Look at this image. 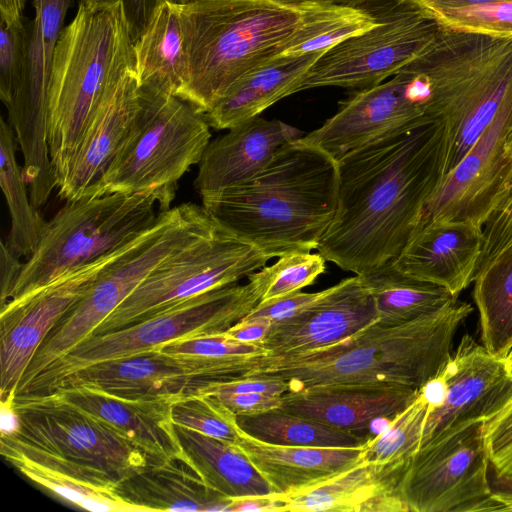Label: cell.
<instances>
[{"instance_id": "cell-22", "label": "cell", "mask_w": 512, "mask_h": 512, "mask_svg": "<svg viewBox=\"0 0 512 512\" xmlns=\"http://www.w3.org/2000/svg\"><path fill=\"white\" fill-rule=\"evenodd\" d=\"M140 109L134 64L127 67L86 127L57 195L73 200L94 188L126 142Z\"/></svg>"}, {"instance_id": "cell-6", "label": "cell", "mask_w": 512, "mask_h": 512, "mask_svg": "<svg viewBox=\"0 0 512 512\" xmlns=\"http://www.w3.org/2000/svg\"><path fill=\"white\" fill-rule=\"evenodd\" d=\"M407 66L423 85L426 115L444 123V177L512 101V39L439 25Z\"/></svg>"}, {"instance_id": "cell-5", "label": "cell", "mask_w": 512, "mask_h": 512, "mask_svg": "<svg viewBox=\"0 0 512 512\" xmlns=\"http://www.w3.org/2000/svg\"><path fill=\"white\" fill-rule=\"evenodd\" d=\"M132 64L133 38L123 2H79L58 39L48 91L56 187L93 115Z\"/></svg>"}, {"instance_id": "cell-29", "label": "cell", "mask_w": 512, "mask_h": 512, "mask_svg": "<svg viewBox=\"0 0 512 512\" xmlns=\"http://www.w3.org/2000/svg\"><path fill=\"white\" fill-rule=\"evenodd\" d=\"M114 491L143 512H228L231 502L206 485L184 454L141 468L119 483Z\"/></svg>"}, {"instance_id": "cell-43", "label": "cell", "mask_w": 512, "mask_h": 512, "mask_svg": "<svg viewBox=\"0 0 512 512\" xmlns=\"http://www.w3.org/2000/svg\"><path fill=\"white\" fill-rule=\"evenodd\" d=\"M29 21L26 18L13 25L0 22V98L6 107L25 76Z\"/></svg>"}, {"instance_id": "cell-60", "label": "cell", "mask_w": 512, "mask_h": 512, "mask_svg": "<svg viewBox=\"0 0 512 512\" xmlns=\"http://www.w3.org/2000/svg\"><path fill=\"white\" fill-rule=\"evenodd\" d=\"M161 1H164V0H161Z\"/></svg>"}, {"instance_id": "cell-27", "label": "cell", "mask_w": 512, "mask_h": 512, "mask_svg": "<svg viewBox=\"0 0 512 512\" xmlns=\"http://www.w3.org/2000/svg\"><path fill=\"white\" fill-rule=\"evenodd\" d=\"M408 463L361 461L319 485L286 495L285 512H406L400 486Z\"/></svg>"}, {"instance_id": "cell-35", "label": "cell", "mask_w": 512, "mask_h": 512, "mask_svg": "<svg viewBox=\"0 0 512 512\" xmlns=\"http://www.w3.org/2000/svg\"><path fill=\"white\" fill-rule=\"evenodd\" d=\"M17 141L12 127L0 119V185L11 220L6 245L19 258L35 251L46 222L33 205L22 167L16 159Z\"/></svg>"}, {"instance_id": "cell-30", "label": "cell", "mask_w": 512, "mask_h": 512, "mask_svg": "<svg viewBox=\"0 0 512 512\" xmlns=\"http://www.w3.org/2000/svg\"><path fill=\"white\" fill-rule=\"evenodd\" d=\"M324 52L277 58L242 79L202 115L216 130H228L260 116L277 101L298 92L305 75Z\"/></svg>"}, {"instance_id": "cell-1", "label": "cell", "mask_w": 512, "mask_h": 512, "mask_svg": "<svg viewBox=\"0 0 512 512\" xmlns=\"http://www.w3.org/2000/svg\"><path fill=\"white\" fill-rule=\"evenodd\" d=\"M338 204L317 251L364 275L393 261L443 177L444 123L427 120L339 159Z\"/></svg>"}, {"instance_id": "cell-19", "label": "cell", "mask_w": 512, "mask_h": 512, "mask_svg": "<svg viewBox=\"0 0 512 512\" xmlns=\"http://www.w3.org/2000/svg\"><path fill=\"white\" fill-rule=\"evenodd\" d=\"M427 120L421 84L405 65L390 80L356 90L322 126L299 140L338 161L384 136Z\"/></svg>"}, {"instance_id": "cell-37", "label": "cell", "mask_w": 512, "mask_h": 512, "mask_svg": "<svg viewBox=\"0 0 512 512\" xmlns=\"http://www.w3.org/2000/svg\"><path fill=\"white\" fill-rule=\"evenodd\" d=\"M377 23V19L366 9L313 0L302 27L282 56L327 51L350 37L368 31Z\"/></svg>"}, {"instance_id": "cell-20", "label": "cell", "mask_w": 512, "mask_h": 512, "mask_svg": "<svg viewBox=\"0 0 512 512\" xmlns=\"http://www.w3.org/2000/svg\"><path fill=\"white\" fill-rule=\"evenodd\" d=\"M511 124L512 101L442 178L419 227L434 221H466L483 227L497 195L512 177V157L506 149Z\"/></svg>"}, {"instance_id": "cell-49", "label": "cell", "mask_w": 512, "mask_h": 512, "mask_svg": "<svg viewBox=\"0 0 512 512\" xmlns=\"http://www.w3.org/2000/svg\"><path fill=\"white\" fill-rule=\"evenodd\" d=\"M214 395L236 416L262 413L279 408L282 404V396L259 393H216Z\"/></svg>"}, {"instance_id": "cell-4", "label": "cell", "mask_w": 512, "mask_h": 512, "mask_svg": "<svg viewBox=\"0 0 512 512\" xmlns=\"http://www.w3.org/2000/svg\"><path fill=\"white\" fill-rule=\"evenodd\" d=\"M313 0H187L180 3L188 74L179 98L208 112L236 84L281 57Z\"/></svg>"}, {"instance_id": "cell-57", "label": "cell", "mask_w": 512, "mask_h": 512, "mask_svg": "<svg viewBox=\"0 0 512 512\" xmlns=\"http://www.w3.org/2000/svg\"><path fill=\"white\" fill-rule=\"evenodd\" d=\"M506 149L508 154L512 157V124L509 130L507 142H506Z\"/></svg>"}, {"instance_id": "cell-50", "label": "cell", "mask_w": 512, "mask_h": 512, "mask_svg": "<svg viewBox=\"0 0 512 512\" xmlns=\"http://www.w3.org/2000/svg\"><path fill=\"white\" fill-rule=\"evenodd\" d=\"M20 259L4 241L0 242V307L9 301L22 271L24 262Z\"/></svg>"}, {"instance_id": "cell-41", "label": "cell", "mask_w": 512, "mask_h": 512, "mask_svg": "<svg viewBox=\"0 0 512 512\" xmlns=\"http://www.w3.org/2000/svg\"><path fill=\"white\" fill-rule=\"evenodd\" d=\"M325 270L326 259L319 252L299 251L279 256L276 262L251 275L262 288L260 302H267L301 291Z\"/></svg>"}, {"instance_id": "cell-28", "label": "cell", "mask_w": 512, "mask_h": 512, "mask_svg": "<svg viewBox=\"0 0 512 512\" xmlns=\"http://www.w3.org/2000/svg\"><path fill=\"white\" fill-rule=\"evenodd\" d=\"M242 431V430H241ZM236 445L274 494L290 495L319 485L362 461L360 447H308L265 443L242 431Z\"/></svg>"}, {"instance_id": "cell-16", "label": "cell", "mask_w": 512, "mask_h": 512, "mask_svg": "<svg viewBox=\"0 0 512 512\" xmlns=\"http://www.w3.org/2000/svg\"><path fill=\"white\" fill-rule=\"evenodd\" d=\"M420 390L430 405L422 448L501 411L512 400V373L505 358L465 334L442 371Z\"/></svg>"}, {"instance_id": "cell-17", "label": "cell", "mask_w": 512, "mask_h": 512, "mask_svg": "<svg viewBox=\"0 0 512 512\" xmlns=\"http://www.w3.org/2000/svg\"><path fill=\"white\" fill-rule=\"evenodd\" d=\"M246 358L149 350L83 368L55 388L84 386L129 399H180L244 376Z\"/></svg>"}, {"instance_id": "cell-36", "label": "cell", "mask_w": 512, "mask_h": 512, "mask_svg": "<svg viewBox=\"0 0 512 512\" xmlns=\"http://www.w3.org/2000/svg\"><path fill=\"white\" fill-rule=\"evenodd\" d=\"M239 428L256 440L286 446L360 447L369 437L338 429L320 421L275 408L253 415H239Z\"/></svg>"}, {"instance_id": "cell-40", "label": "cell", "mask_w": 512, "mask_h": 512, "mask_svg": "<svg viewBox=\"0 0 512 512\" xmlns=\"http://www.w3.org/2000/svg\"><path fill=\"white\" fill-rule=\"evenodd\" d=\"M175 425L236 444L242 431L236 415L214 394L197 392L176 400L171 408Z\"/></svg>"}, {"instance_id": "cell-42", "label": "cell", "mask_w": 512, "mask_h": 512, "mask_svg": "<svg viewBox=\"0 0 512 512\" xmlns=\"http://www.w3.org/2000/svg\"><path fill=\"white\" fill-rule=\"evenodd\" d=\"M445 28L512 39V0L426 13Z\"/></svg>"}, {"instance_id": "cell-34", "label": "cell", "mask_w": 512, "mask_h": 512, "mask_svg": "<svg viewBox=\"0 0 512 512\" xmlns=\"http://www.w3.org/2000/svg\"><path fill=\"white\" fill-rule=\"evenodd\" d=\"M359 276L375 300L378 321L388 325L412 321L458 299L441 286L400 272L392 261Z\"/></svg>"}, {"instance_id": "cell-21", "label": "cell", "mask_w": 512, "mask_h": 512, "mask_svg": "<svg viewBox=\"0 0 512 512\" xmlns=\"http://www.w3.org/2000/svg\"><path fill=\"white\" fill-rule=\"evenodd\" d=\"M377 319L375 300L355 275L322 290L302 312L273 322L260 346L268 355L309 352L338 343Z\"/></svg>"}, {"instance_id": "cell-8", "label": "cell", "mask_w": 512, "mask_h": 512, "mask_svg": "<svg viewBox=\"0 0 512 512\" xmlns=\"http://www.w3.org/2000/svg\"><path fill=\"white\" fill-rule=\"evenodd\" d=\"M210 128L189 103L140 86V109L126 142L98 184L84 194L151 193L159 212L168 211L180 179L201 161Z\"/></svg>"}, {"instance_id": "cell-58", "label": "cell", "mask_w": 512, "mask_h": 512, "mask_svg": "<svg viewBox=\"0 0 512 512\" xmlns=\"http://www.w3.org/2000/svg\"><path fill=\"white\" fill-rule=\"evenodd\" d=\"M505 361H506V364H507L509 370L512 373V349L510 350L508 355L505 357Z\"/></svg>"}, {"instance_id": "cell-14", "label": "cell", "mask_w": 512, "mask_h": 512, "mask_svg": "<svg viewBox=\"0 0 512 512\" xmlns=\"http://www.w3.org/2000/svg\"><path fill=\"white\" fill-rule=\"evenodd\" d=\"M484 423L470 424L412 456L400 486L407 511H503L490 484Z\"/></svg>"}, {"instance_id": "cell-48", "label": "cell", "mask_w": 512, "mask_h": 512, "mask_svg": "<svg viewBox=\"0 0 512 512\" xmlns=\"http://www.w3.org/2000/svg\"><path fill=\"white\" fill-rule=\"evenodd\" d=\"M322 291L295 292L267 302H260L246 317H261L272 322L284 320L302 312L321 295Z\"/></svg>"}, {"instance_id": "cell-10", "label": "cell", "mask_w": 512, "mask_h": 512, "mask_svg": "<svg viewBox=\"0 0 512 512\" xmlns=\"http://www.w3.org/2000/svg\"><path fill=\"white\" fill-rule=\"evenodd\" d=\"M248 283L216 288L183 300L127 327L92 335L16 390L17 396L51 392L63 379L99 362L153 350L171 341L225 333L261 301L262 288Z\"/></svg>"}, {"instance_id": "cell-31", "label": "cell", "mask_w": 512, "mask_h": 512, "mask_svg": "<svg viewBox=\"0 0 512 512\" xmlns=\"http://www.w3.org/2000/svg\"><path fill=\"white\" fill-rule=\"evenodd\" d=\"M134 69L139 86L179 96L188 74L186 39L180 3L162 1L133 41Z\"/></svg>"}, {"instance_id": "cell-15", "label": "cell", "mask_w": 512, "mask_h": 512, "mask_svg": "<svg viewBox=\"0 0 512 512\" xmlns=\"http://www.w3.org/2000/svg\"><path fill=\"white\" fill-rule=\"evenodd\" d=\"M73 0H33L23 82L6 107L32 193L52 190L56 179L48 144V91L56 45Z\"/></svg>"}, {"instance_id": "cell-13", "label": "cell", "mask_w": 512, "mask_h": 512, "mask_svg": "<svg viewBox=\"0 0 512 512\" xmlns=\"http://www.w3.org/2000/svg\"><path fill=\"white\" fill-rule=\"evenodd\" d=\"M377 25L325 51L298 87L337 86L362 90L395 75L420 55L439 25L406 0H370L363 7Z\"/></svg>"}, {"instance_id": "cell-51", "label": "cell", "mask_w": 512, "mask_h": 512, "mask_svg": "<svg viewBox=\"0 0 512 512\" xmlns=\"http://www.w3.org/2000/svg\"><path fill=\"white\" fill-rule=\"evenodd\" d=\"M117 0H79V2H110ZM130 24L133 41L144 30L161 0H120Z\"/></svg>"}, {"instance_id": "cell-46", "label": "cell", "mask_w": 512, "mask_h": 512, "mask_svg": "<svg viewBox=\"0 0 512 512\" xmlns=\"http://www.w3.org/2000/svg\"><path fill=\"white\" fill-rule=\"evenodd\" d=\"M512 241V177L497 195L483 225V249L478 270Z\"/></svg>"}, {"instance_id": "cell-2", "label": "cell", "mask_w": 512, "mask_h": 512, "mask_svg": "<svg viewBox=\"0 0 512 512\" xmlns=\"http://www.w3.org/2000/svg\"><path fill=\"white\" fill-rule=\"evenodd\" d=\"M201 199L218 226L270 259L310 252L337 209V162L299 139L290 141L255 176Z\"/></svg>"}, {"instance_id": "cell-39", "label": "cell", "mask_w": 512, "mask_h": 512, "mask_svg": "<svg viewBox=\"0 0 512 512\" xmlns=\"http://www.w3.org/2000/svg\"><path fill=\"white\" fill-rule=\"evenodd\" d=\"M430 411L419 389L414 401L399 413L381 433L363 446L362 461L373 464L408 463L419 450Z\"/></svg>"}, {"instance_id": "cell-23", "label": "cell", "mask_w": 512, "mask_h": 512, "mask_svg": "<svg viewBox=\"0 0 512 512\" xmlns=\"http://www.w3.org/2000/svg\"><path fill=\"white\" fill-rule=\"evenodd\" d=\"M483 227L466 221H434L413 233L392 264L402 273L458 295L476 276Z\"/></svg>"}, {"instance_id": "cell-59", "label": "cell", "mask_w": 512, "mask_h": 512, "mask_svg": "<svg viewBox=\"0 0 512 512\" xmlns=\"http://www.w3.org/2000/svg\"><path fill=\"white\" fill-rule=\"evenodd\" d=\"M172 1L177 2V3H184L187 0H172Z\"/></svg>"}, {"instance_id": "cell-25", "label": "cell", "mask_w": 512, "mask_h": 512, "mask_svg": "<svg viewBox=\"0 0 512 512\" xmlns=\"http://www.w3.org/2000/svg\"><path fill=\"white\" fill-rule=\"evenodd\" d=\"M418 391L389 383L318 385L284 394L280 408L359 434L376 418H395Z\"/></svg>"}, {"instance_id": "cell-11", "label": "cell", "mask_w": 512, "mask_h": 512, "mask_svg": "<svg viewBox=\"0 0 512 512\" xmlns=\"http://www.w3.org/2000/svg\"><path fill=\"white\" fill-rule=\"evenodd\" d=\"M157 209L151 193L84 194L65 201L46 222L6 304L124 245L155 222Z\"/></svg>"}, {"instance_id": "cell-18", "label": "cell", "mask_w": 512, "mask_h": 512, "mask_svg": "<svg viewBox=\"0 0 512 512\" xmlns=\"http://www.w3.org/2000/svg\"><path fill=\"white\" fill-rule=\"evenodd\" d=\"M139 234L28 296L0 307V400L16 395L27 366L51 328L82 299L98 275L129 250Z\"/></svg>"}, {"instance_id": "cell-45", "label": "cell", "mask_w": 512, "mask_h": 512, "mask_svg": "<svg viewBox=\"0 0 512 512\" xmlns=\"http://www.w3.org/2000/svg\"><path fill=\"white\" fill-rule=\"evenodd\" d=\"M484 440L493 475L512 480V400L485 421Z\"/></svg>"}, {"instance_id": "cell-3", "label": "cell", "mask_w": 512, "mask_h": 512, "mask_svg": "<svg viewBox=\"0 0 512 512\" xmlns=\"http://www.w3.org/2000/svg\"><path fill=\"white\" fill-rule=\"evenodd\" d=\"M472 311L470 304L456 299L409 322L388 325L377 319L324 348L256 356L245 376L280 377L289 383L290 391L372 383L420 389L442 371L452 354L454 336Z\"/></svg>"}, {"instance_id": "cell-38", "label": "cell", "mask_w": 512, "mask_h": 512, "mask_svg": "<svg viewBox=\"0 0 512 512\" xmlns=\"http://www.w3.org/2000/svg\"><path fill=\"white\" fill-rule=\"evenodd\" d=\"M1 455L32 482L82 509L94 512H143L141 508L121 499L114 489L78 480L38 464L23 455L15 453Z\"/></svg>"}, {"instance_id": "cell-12", "label": "cell", "mask_w": 512, "mask_h": 512, "mask_svg": "<svg viewBox=\"0 0 512 512\" xmlns=\"http://www.w3.org/2000/svg\"><path fill=\"white\" fill-rule=\"evenodd\" d=\"M269 260L257 248L217 225L214 232L160 263L92 335L127 327L183 300L235 284L266 266Z\"/></svg>"}, {"instance_id": "cell-26", "label": "cell", "mask_w": 512, "mask_h": 512, "mask_svg": "<svg viewBox=\"0 0 512 512\" xmlns=\"http://www.w3.org/2000/svg\"><path fill=\"white\" fill-rule=\"evenodd\" d=\"M50 393L112 425L147 455L151 465L183 454L171 417L178 399H129L84 386L57 387Z\"/></svg>"}, {"instance_id": "cell-32", "label": "cell", "mask_w": 512, "mask_h": 512, "mask_svg": "<svg viewBox=\"0 0 512 512\" xmlns=\"http://www.w3.org/2000/svg\"><path fill=\"white\" fill-rule=\"evenodd\" d=\"M175 431L183 454L212 490L228 499L273 493L236 444L179 425Z\"/></svg>"}, {"instance_id": "cell-54", "label": "cell", "mask_w": 512, "mask_h": 512, "mask_svg": "<svg viewBox=\"0 0 512 512\" xmlns=\"http://www.w3.org/2000/svg\"><path fill=\"white\" fill-rule=\"evenodd\" d=\"M15 397L16 395H9L0 400V436L13 435L20 427L19 416L15 409Z\"/></svg>"}, {"instance_id": "cell-53", "label": "cell", "mask_w": 512, "mask_h": 512, "mask_svg": "<svg viewBox=\"0 0 512 512\" xmlns=\"http://www.w3.org/2000/svg\"><path fill=\"white\" fill-rule=\"evenodd\" d=\"M272 321L261 317H244L225 333L241 342L260 345L268 334Z\"/></svg>"}, {"instance_id": "cell-56", "label": "cell", "mask_w": 512, "mask_h": 512, "mask_svg": "<svg viewBox=\"0 0 512 512\" xmlns=\"http://www.w3.org/2000/svg\"><path fill=\"white\" fill-rule=\"evenodd\" d=\"M333 5L350 7V8H361L370 0H319Z\"/></svg>"}, {"instance_id": "cell-44", "label": "cell", "mask_w": 512, "mask_h": 512, "mask_svg": "<svg viewBox=\"0 0 512 512\" xmlns=\"http://www.w3.org/2000/svg\"><path fill=\"white\" fill-rule=\"evenodd\" d=\"M153 350L215 357H250L268 353L260 345L241 342L226 333L175 340Z\"/></svg>"}, {"instance_id": "cell-9", "label": "cell", "mask_w": 512, "mask_h": 512, "mask_svg": "<svg viewBox=\"0 0 512 512\" xmlns=\"http://www.w3.org/2000/svg\"><path fill=\"white\" fill-rule=\"evenodd\" d=\"M216 228L202 205L185 203L159 212L129 250L109 264L82 299L51 328L33 355L28 374L37 375L91 336L160 263Z\"/></svg>"}, {"instance_id": "cell-55", "label": "cell", "mask_w": 512, "mask_h": 512, "mask_svg": "<svg viewBox=\"0 0 512 512\" xmlns=\"http://www.w3.org/2000/svg\"><path fill=\"white\" fill-rule=\"evenodd\" d=\"M418 8H420L425 13L436 11V10H444V9H452L459 8L471 5L485 4L502 0H406Z\"/></svg>"}, {"instance_id": "cell-52", "label": "cell", "mask_w": 512, "mask_h": 512, "mask_svg": "<svg viewBox=\"0 0 512 512\" xmlns=\"http://www.w3.org/2000/svg\"><path fill=\"white\" fill-rule=\"evenodd\" d=\"M286 495L265 494L231 499L228 512H285Z\"/></svg>"}, {"instance_id": "cell-33", "label": "cell", "mask_w": 512, "mask_h": 512, "mask_svg": "<svg viewBox=\"0 0 512 512\" xmlns=\"http://www.w3.org/2000/svg\"><path fill=\"white\" fill-rule=\"evenodd\" d=\"M473 297L482 345L505 358L512 349V241L477 271Z\"/></svg>"}, {"instance_id": "cell-47", "label": "cell", "mask_w": 512, "mask_h": 512, "mask_svg": "<svg viewBox=\"0 0 512 512\" xmlns=\"http://www.w3.org/2000/svg\"><path fill=\"white\" fill-rule=\"evenodd\" d=\"M290 391L289 383L276 376L248 375L213 385L203 392L208 393H259L283 396Z\"/></svg>"}, {"instance_id": "cell-7", "label": "cell", "mask_w": 512, "mask_h": 512, "mask_svg": "<svg viewBox=\"0 0 512 512\" xmlns=\"http://www.w3.org/2000/svg\"><path fill=\"white\" fill-rule=\"evenodd\" d=\"M18 431L0 436V452L23 455L78 480L115 489L151 465L147 455L106 421L55 393L16 396Z\"/></svg>"}, {"instance_id": "cell-24", "label": "cell", "mask_w": 512, "mask_h": 512, "mask_svg": "<svg viewBox=\"0 0 512 512\" xmlns=\"http://www.w3.org/2000/svg\"><path fill=\"white\" fill-rule=\"evenodd\" d=\"M303 131L280 120L257 116L210 141L199 162L194 188L201 197L240 184L263 170L277 150Z\"/></svg>"}]
</instances>
